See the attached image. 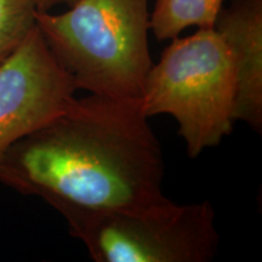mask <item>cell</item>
<instances>
[{"label": "cell", "mask_w": 262, "mask_h": 262, "mask_svg": "<svg viewBox=\"0 0 262 262\" xmlns=\"http://www.w3.org/2000/svg\"><path fill=\"white\" fill-rule=\"evenodd\" d=\"M140 98H73L0 160V182L61 215L124 210L166 201L159 140Z\"/></svg>", "instance_id": "1"}, {"label": "cell", "mask_w": 262, "mask_h": 262, "mask_svg": "<svg viewBox=\"0 0 262 262\" xmlns=\"http://www.w3.org/2000/svg\"><path fill=\"white\" fill-rule=\"evenodd\" d=\"M148 0H79L63 14H35L52 55L78 89L140 98L153 62Z\"/></svg>", "instance_id": "2"}, {"label": "cell", "mask_w": 262, "mask_h": 262, "mask_svg": "<svg viewBox=\"0 0 262 262\" xmlns=\"http://www.w3.org/2000/svg\"><path fill=\"white\" fill-rule=\"evenodd\" d=\"M32 0H0V63L25 40L35 26Z\"/></svg>", "instance_id": "8"}, {"label": "cell", "mask_w": 262, "mask_h": 262, "mask_svg": "<svg viewBox=\"0 0 262 262\" xmlns=\"http://www.w3.org/2000/svg\"><path fill=\"white\" fill-rule=\"evenodd\" d=\"M33 4H34L35 9L39 12H45V11H51L52 9L56 8L60 5H66L68 8L77 4L79 0H32Z\"/></svg>", "instance_id": "9"}, {"label": "cell", "mask_w": 262, "mask_h": 262, "mask_svg": "<svg viewBox=\"0 0 262 262\" xmlns=\"http://www.w3.org/2000/svg\"><path fill=\"white\" fill-rule=\"evenodd\" d=\"M237 75L227 42L214 27L173 38L147 73L141 106L148 118L169 114L189 158L219 146L233 130Z\"/></svg>", "instance_id": "3"}, {"label": "cell", "mask_w": 262, "mask_h": 262, "mask_svg": "<svg viewBox=\"0 0 262 262\" xmlns=\"http://www.w3.org/2000/svg\"><path fill=\"white\" fill-rule=\"evenodd\" d=\"M62 216L96 262H209L219 250L208 201L178 205L168 198L140 208Z\"/></svg>", "instance_id": "4"}, {"label": "cell", "mask_w": 262, "mask_h": 262, "mask_svg": "<svg viewBox=\"0 0 262 262\" xmlns=\"http://www.w3.org/2000/svg\"><path fill=\"white\" fill-rule=\"evenodd\" d=\"M224 0H156L149 27L157 40L178 38L188 27L211 28Z\"/></svg>", "instance_id": "7"}, {"label": "cell", "mask_w": 262, "mask_h": 262, "mask_svg": "<svg viewBox=\"0 0 262 262\" xmlns=\"http://www.w3.org/2000/svg\"><path fill=\"white\" fill-rule=\"evenodd\" d=\"M77 90L35 25L0 63V160L18 140L58 116Z\"/></svg>", "instance_id": "5"}, {"label": "cell", "mask_w": 262, "mask_h": 262, "mask_svg": "<svg viewBox=\"0 0 262 262\" xmlns=\"http://www.w3.org/2000/svg\"><path fill=\"white\" fill-rule=\"evenodd\" d=\"M214 28L227 42L237 75L233 119L262 131V0H232Z\"/></svg>", "instance_id": "6"}]
</instances>
